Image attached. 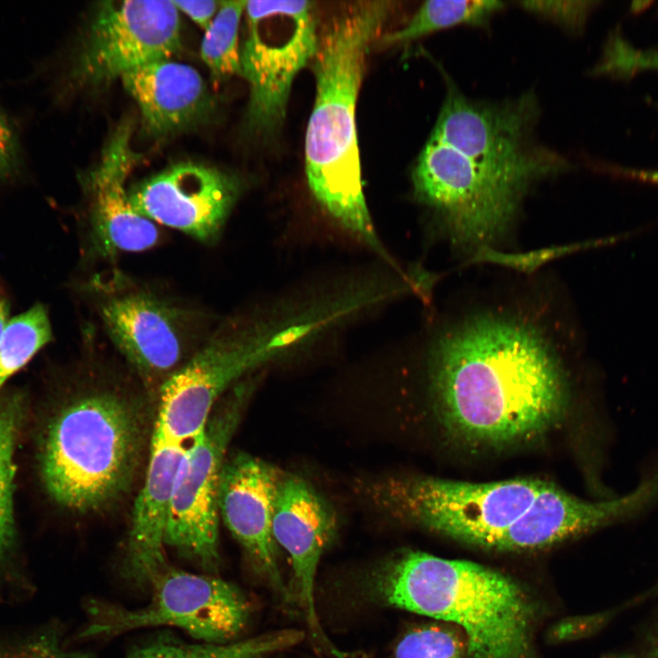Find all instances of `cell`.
<instances>
[{
	"label": "cell",
	"mask_w": 658,
	"mask_h": 658,
	"mask_svg": "<svg viewBox=\"0 0 658 658\" xmlns=\"http://www.w3.org/2000/svg\"><path fill=\"white\" fill-rule=\"evenodd\" d=\"M149 602L126 609L102 601L88 608L81 637L114 636L136 629L169 626L205 642H226L239 634L249 605L233 584L213 576L166 567L150 583Z\"/></svg>",
	"instance_id": "11"
},
{
	"label": "cell",
	"mask_w": 658,
	"mask_h": 658,
	"mask_svg": "<svg viewBox=\"0 0 658 658\" xmlns=\"http://www.w3.org/2000/svg\"><path fill=\"white\" fill-rule=\"evenodd\" d=\"M144 424L139 403L114 388H92L69 400L49 421L40 450L52 499L81 514L116 503L139 466Z\"/></svg>",
	"instance_id": "4"
},
{
	"label": "cell",
	"mask_w": 658,
	"mask_h": 658,
	"mask_svg": "<svg viewBox=\"0 0 658 658\" xmlns=\"http://www.w3.org/2000/svg\"><path fill=\"white\" fill-rule=\"evenodd\" d=\"M379 578L388 604L460 626L470 658H534V606L504 574L467 560L407 551L390 560Z\"/></svg>",
	"instance_id": "3"
},
{
	"label": "cell",
	"mask_w": 658,
	"mask_h": 658,
	"mask_svg": "<svg viewBox=\"0 0 658 658\" xmlns=\"http://www.w3.org/2000/svg\"><path fill=\"white\" fill-rule=\"evenodd\" d=\"M644 70L658 71V48L640 49L630 44L619 32L612 33L593 74L631 78Z\"/></svg>",
	"instance_id": "25"
},
{
	"label": "cell",
	"mask_w": 658,
	"mask_h": 658,
	"mask_svg": "<svg viewBox=\"0 0 658 658\" xmlns=\"http://www.w3.org/2000/svg\"><path fill=\"white\" fill-rule=\"evenodd\" d=\"M388 12L387 2L356 4L319 37L312 60L315 98L304 156L308 186L317 203L345 231L393 263L364 194L356 120L366 56Z\"/></svg>",
	"instance_id": "2"
},
{
	"label": "cell",
	"mask_w": 658,
	"mask_h": 658,
	"mask_svg": "<svg viewBox=\"0 0 658 658\" xmlns=\"http://www.w3.org/2000/svg\"><path fill=\"white\" fill-rule=\"evenodd\" d=\"M240 76L249 89L247 124L271 135L282 124L296 76L319 45L310 1H247Z\"/></svg>",
	"instance_id": "9"
},
{
	"label": "cell",
	"mask_w": 658,
	"mask_h": 658,
	"mask_svg": "<svg viewBox=\"0 0 658 658\" xmlns=\"http://www.w3.org/2000/svg\"><path fill=\"white\" fill-rule=\"evenodd\" d=\"M500 1H440L424 2L399 29L382 36L386 46L406 44L436 31L459 25L482 27L504 8Z\"/></svg>",
	"instance_id": "20"
},
{
	"label": "cell",
	"mask_w": 658,
	"mask_h": 658,
	"mask_svg": "<svg viewBox=\"0 0 658 658\" xmlns=\"http://www.w3.org/2000/svg\"><path fill=\"white\" fill-rule=\"evenodd\" d=\"M297 630H281L233 643H153L132 652L128 658H262L302 641Z\"/></svg>",
	"instance_id": "21"
},
{
	"label": "cell",
	"mask_w": 658,
	"mask_h": 658,
	"mask_svg": "<svg viewBox=\"0 0 658 658\" xmlns=\"http://www.w3.org/2000/svg\"><path fill=\"white\" fill-rule=\"evenodd\" d=\"M97 306L109 338L148 384L161 387L201 344V314L152 292H111Z\"/></svg>",
	"instance_id": "13"
},
{
	"label": "cell",
	"mask_w": 658,
	"mask_h": 658,
	"mask_svg": "<svg viewBox=\"0 0 658 658\" xmlns=\"http://www.w3.org/2000/svg\"><path fill=\"white\" fill-rule=\"evenodd\" d=\"M240 190L239 181L226 172L183 162L146 178L128 193L143 217L207 243L218 238Z\"/></svg>",
	"instance_id": "14"
},
{
	"label": "cell",
	"mask_w": 658,
	"mask_h": 658,
	"mask_svg": "<svg viewBox=\"0 0 658 658\" xmlns=\"http://www.w3.org/2000/svg\"><path fill=\"white\" fill-rule=\"evenodd\" d=\"M50 339L49 318L40 304L9 320L0 338V388Z\"/></svg>",
	"instance_id": "24"
},
{
	"label": "cell",
	"mask_w": 658,
	"mask_h": 658,
	"mask_svg": "<svg viewBox=\"0 0 658 658\" xmlns=\"http://www.w3.org/2000/svg\"><path fill=\"white\" fill-rule=\"evenodd\" d=\"M396 658H462V646L453 631L430 625L407 633L396 648Z\"/></svg>",
	"instance_id": "26"
},
{
	"label": "cell",
	"mask_w": 658,
	"mask_h": 658,
	"mask_svg": "<svg viewBox=\"0 0 658 658\" xmlns=\"http://www.w3.org/2000/svg\"><path fill=\"white\" fill-rule=\"evenodd\" d=\"M239 382L215 406L202 433L187 447L174 483L164 544L202 568L214 569L218 554V487L228 446L255 390Z\"/></svg>",
	"instance_id": "10"
},
{
	"label": "cell",
	"mask_w": 658,
	"mask_h": 658,
	"mask_svg": "<svg viewBox=\"0 0 658 658\" xmlns=\"http://www.w3.org/2000/svg\"><path fill=\"white\" fill-rule=\"evenodd\" d=\"M526 270L507 289L446 304L429 334V387L444 428L475 446L525 442L555 428L569 401L577 344L562 302Z\"/></svg>",
	"instance_id": "1"
},
{
	"label": "cell",
	"mask_w": 658,
	"mask_h": 658,
	"mask_svg": "<svg viewBox=\"0 0 658 658\" xmlns=\"http://www.w3.org/2000/svg\"><path fill=\"white\" fill-rule=\"evenodd\" d=\"M189 444L152 435L145 478L133 509L124 569L139 584L151 581L167 566L164 532L169 502Z\"/></svg>",
	"instance_id": "18"
},
{
	"label": "cell",
	"mask_w": 658,
	"mask_h": 658,
	"mask_svg": "<svg viewBox=\"0 0 658 658\" xmlns=\"http://www.w3.org/2000/svg\"><path fill=\"white\" fill-rule=\"evenodd\" d=\"M548 482L515 478L469 483L424 475H386L359 483L378 512L483 548L508 551Z\"/></svg>",
	"instance_id": "5"
},
{
	"label": "cell",
	"mask_w": 658,
	"mask_h": 658,
	"mask_svg": "<svg viewBox=\"0 0 658 658\" xmlns=\"http://www.w3.org/2000/svg\"><path fill=\"white\" fill-rule=\"evenodd\" d=\"M133 125L124 121L111 133L98 162L83 175L94 234L106 251H142L159 238L155 224L133 206L126 181L139 160Z\"/></svg>",
	"instance_id": "16"
},
{
	"label": "cell",
	"mask_w": 658,
	"mask_h": 658,
	"mask_svg": "<svg viewBox=\"0 0 658 658\" xmlns=\"http://www.w3.org/2000/svg\"><path fill=\"white\" fill-rule=\"evenodd\" d=\"M613 174L634 179L642 182H649L658 185V170H640L623 167L612 168Z\"/></svg>",
	"instance_id": "32"
},
{
	"label": "cell",
	"mask_w": 658,
	"mask_h": 658,
	"mask_svg": "<svg viewBox=\"0 0 658 658\" xmlns=\"http://www.w3.org/2000/svg\"><path fill=\"white\" fill-rule=\"evenodd\" d=\"M337 527L338 518L329 502L300 475L283 472L275 504L273 536L291 558L299 602L310 629L319 635L315 577Z\"/></svg>",
	"instance_id": "17"
},
{
	"label": "cell",
	"mask_w": 658,
	"mask_h": 658,
	"mask_svg": "<svg viewBox=\"0 0 658 658\" xmlns=\"http://www.w3.org/2000/svg\"><path fill=\"white\" fill-rule=\"evenodd\" d=\"M299 344L300 334L289 324L271 328L234 319L224 322L161 385L153 434L190 444L229 387Z\"/></svg>",
	"instance_id": "7"
},
{
	"label": "cell",
	"mask_w": 658,
	"mask_h": 658,
	"mask_svg": "<svg viewBox=\"0 0 658 658\" xmlns=\"http://www.w3.org/2000/svg\"><path fill=\"white\" fill-rule=\"evenodd\" d=\"M631 658H658V621L647 633L639 651Z\"/></svg>",
	"instance_id": "31"
},
{
	"label": "cell",
	"mask_w": 658,
	"mask_h": 658,
	"mask_svg": "<svg viewBox=\"0 0 658 658\" xmlns=\"http://www.w3.org/2000/svg\"><path fill=\"white\" fill-rule=\"evenodd\" d=\"M179 10L173 1H105L99 4L77 53V82L103 85L181 49Z\"/></svg>",
	"instance_id": "12"
},
{
	"label": "cell",
	"mask_w": 658,
	"mask_h": 658,
	"mask_svg": "<svg viewBox=\"0 0 658 658\" xmlns=\"http://www.w3.org/2000/svg\"><path fill=\"white\" fill-rule=\"evenodd\" d=\"M0 658H93L88 653L68 651L51 632L30 636L0 645Z\"/></svg>",
	"instance_id": "28"
},
{
	"label": "cell",
	"mask_w": 658,
	"mask_h": 658,
	"mask_svg": "<svg viewBox=\"0 0 658 658\" xmlns=\"http://www.w3.org/2000/svg\"><path fill=\"white\" fill-rule=\"evenodd\" d=\"M413 194L449 247L468 262L500 264L527 194L430 135L412 170Z\"/></svg>",
	"instance_id": "6"
},
{
	"label": "cell",
	"mask_w": 658,
	"mask_h": 658,
	"mask_svg": "<svg viewBox=\"0 0 658 658\" xmlns=\"http://www.w3.org/2000/svg\"><path fill=\"white\" fill-rule=\"evenodd\" d=\"M22 412L20 397L10 395L0 398V560L10 550L15 537L14 457Z\"/></svg>",
	"instance_id": "23"
},
{
	"label": "cell",
	"mask_w": 658,
	"mask_h": 658,
	"mask_svg": "<svg viewBox=\"0 0 658 658\" xmlns=\"http://www.w3.org/2000/svg\"><path fill=\"white\" fill-rule=\"evenodd\" d=\"M247 1H221L212 23L205 30L201 58L217 83L240 75L239 28Z\"/></svg>",
	"instance_id": "22"
},
{
	"label": "cell",
	"mask_w": 658,
	"mask_h": 658,
	"mask_svg": "<svg viewBox=\"0 0 658 658\" xmlns=\"http://www.w3.org/2000/svg\"><path fill=\"white\" fill-rule=\"evenodd\" d=\"M121 80L136 101L146 128L166 135L199 122L212 110V98L193 67L166 59L124 74Z\"/></svg>",
	"instance_id": "19"
},
{
	"label": "cell",
	"mask_w": 658,
	"mask_h": 658,
	"mask_svg": "<svg viewBox=\"0 0 658 658\" xmlns=\"http://www.w3.org/2000/svg\"><path fill=\"white\" fill-rule=\"evenodd\" d=\"M539 116L533 94L479 101L446 79V94L430 135L527 192L568 169V161L535 138Z\"/></svg>",
	"instance_id": "8"
},
{
	"label": "cell",
	"mask_w": 658,
	"mask_h": 658,
	"mask_svg": "<svg viewBox=\"0 0 658 658\" xmlns=\"http://www.w3.org/2000/svg\"><path fill=\"white\" fill-rule=\"evenodd\" d=\"M221 1H173L178 10L187 15L196 25L207 30L219 9Z\"/></svg>",
	"instance_id": "30"
},
{
	"label": "cell",
	"mask_w": 658,
	"mask_h": 658,
	"mask_svg": "<svg viewBox=\"0 0 658 658\" xmlns=\"http://www.w3.org/2000/svg\"><path fill=\"white\" fill-rule=\"evenodd\" d=\"M595 1H524L525 10L549 20L571 32H578L585 27Z\"/></svg>",
	"instance_id": "27"
},
{
	"label": "cell",
	"mask_w": 658,
	"mask_h": 658,
	"mask_svg": "<svg viewBox=\"0 0 658 658\" xmlns=\"http://www.w3.org/2000/svg\"><path fill=\"white\" fill-rule=\"evenodd\" d=\"M21 167L16 131L0 108V180L14 175Z\"/></svg>",
	"instance_id": "29"
},
{
	"label": "cell",
	"mask_w": 658,
	"mask_h": 658,
	"mask_svg": "<svg viewBox=\"0 0 658 658\" xmlns=\"http://www.w3.org/2000/svg\"><path fill=\"white\" fill-rule=\"evenodd\" d=\"M8 304L5 296L0 292V338L7 324Z\"/></svg>",
	"instance_id": "33"
},
{
	"label": "cell",
	"mask_w": 658,
	"mask_h": 658,
	"mask_svg": "<svg viewBox=\"0 0 658 658\" xmlns=\"http://www.w3.org/2000/svg\"><path fill=\"white\" fill-rule=\"evenodd\" d=\"M282 474L270 462L249 453L230 456L220 473L218 510L251 562L286 597L273 536L275 504Z\"/></svg>",
	"instance_id": "15"
}]
</instances>
